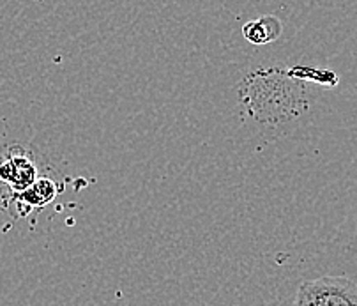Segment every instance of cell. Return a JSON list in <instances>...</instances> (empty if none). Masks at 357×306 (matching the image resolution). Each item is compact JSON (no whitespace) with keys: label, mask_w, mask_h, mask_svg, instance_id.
<instances>
[{"label":"cell","mask_w":357,"mask_h":306,"mask_svg":"<svg viewBox=\"0 0 357 306\" xmlns=\"http://www.w3.org/2000/svg\"><path fill=\"white\" fill-rule=\"evenodd\" d=\"M292 306H357V284L347 276H322L299 285Z\"/></svg>","instance_id":"obj_1"},{"label":"cell","mask_w":357,"mask_h":306,"mask_svg":"<svg viewBox=\"0 0 357 306\" xmlns=\"http://www.w3.org/2000/svg\"><path fill=\"white\" fill-rule=\"evenodd\" d=\"M55 195H57L55 182L48 177H38L31 188L16 193V198L29 207H45L46 204L54 201Z\"/></svg>","instance_id":"obj_4"},{"label":"cell","mask_w":357,"mask_h":306,"mask_svg":"<svg viewBox=\"0 0 357 306\" xmlns=\"http://www.w3.org/2000/svg\"><path fill=\"white\" fill-rule=\"evenodd\" d=\"M38 179V168L34 159L29 154L9 151L4 158H0V182H4L13 193H22L31 188Z\"/></svg>","instance_id":"obj_2"},{"label":"cell","mask_w":357,"mask_h":306,"mask_svg":"<svg viewBox=\"0 0 357 306\" xmlns=\"http://www.w3.org/2000/svg\"><path fill=\"white\" fill-rule=\"evenodd\" d=\"M243 36L253 45H267L282 36V22L273 15L253 20L243 27Z\"/></svg>","instance_id":"obj_3"}]
</instances>
